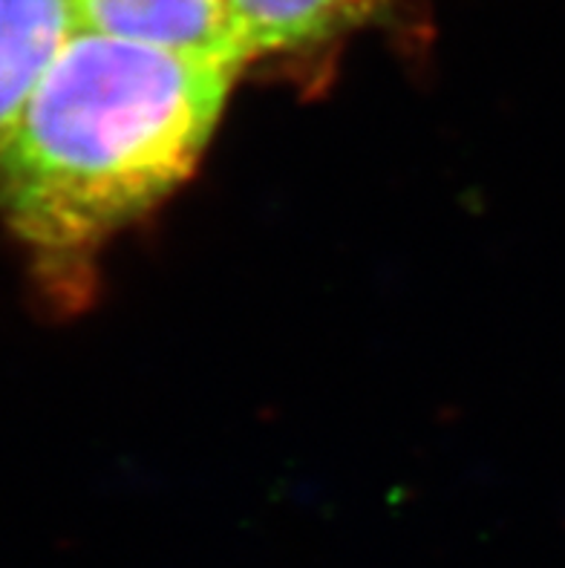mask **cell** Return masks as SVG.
<instances>
[{
	"mask_svg": "<svg viewBox=\"0 0 565 568\" xmlns=\"http://www.w3.org/2000/svg\"><path fill=\"white\" fill-rule=\"evenodd\" d=\"M240 70L75 32L0 148V223L56 295L196 171Z\"/></svg>",
	"mask_w": 565,
	"mask_h": 568,
	"instance_id": "6da1fadb",
	"label": "cell"
},
{
	"mask_svg": "<svg viewBox=\"0 0 565 568\" xmlns=\"http://www.w3.org/2000/svg\"><path fill=\"white\" fill-rule=\"evenodd\" d=\"M79 32L142 43L243 72L254 58L234 0H72Z\"/></svg>",
	"mask_w": 565,
	"mask_h": 568,
	"instance_id": "7a4b0ae2",
	"label": "cell"
},
{
	"mask_svg": "<svg viewBox=\"0 0 565 568\" xmlns=\"http://www.w3.org/2000/svg\"><path fill=\"white\" fill-rule=\"evenodd\" d=\"M75 32L72 0H0V148Z\"/></svg>",
	"mask_w": 565,
	"mask_h": 568,
	"instance_id": "3957f363",
	"label": "cell"
},
{
	"mask_svg": "<svg viewBox=\"0 0 565 568\" xmlns=\"http://www.w3.org/2000/svg\"><path fill=\"white\" fill-rule=\"evenodd\" d=\"M381 0H234L251 58L303 50L373 21Z\"/></svg>",
	"mask_w": 565,
	"mask_h": 568,
	"instance_id": "277c9868",
	"label": "cell"
}]
</instances>
